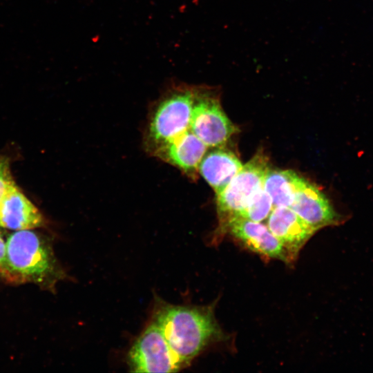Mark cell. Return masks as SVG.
Here are the masks:
<instances>
[{
	"instance_id": "7a4b0ae2",
	"label": "cell",
	"mask_w": 373,
	"mask_h": 373,
	"mask_svg": "<svg viewBox=\"0 0 373 373\" xmlns=\"http://www.w3.org/2000/svg\"><path fill=\"white\" fill-rule=\"evenodd\" d=\"M7 279L42 283L63 274L57 267L49 246L35 232L18 230L7 240Z\"/></svg>"
},
{
	"instance_id": "3957f363",
	"label": "cell",
	"mask_w": 373,
	"mask_h": 373,
	"mask_svg": "<svg viewBox=\"0 0 373 373\" xmlns=\"http://www.w3.org/2000/svg\"><path fill=\"white\" fill-rule=\"evenodd\" d=\"M195 88L178 86L166 94L155 107L149 122V149H157L189 129Z\"/></svg>"
},
{
	"instance_id": "8fae6325",
	"label": "cell",
	"mask_w": 373,
	"mask_h": 373,
	"mask_svg": "<svg viewBox=\"0 0 373 373\" xmlns=\"http://www.w3.org/2000/svg\"><path fill=\"white\" fill-rule=\"evenodd\" d=\"M43 223L39 210L16 186L0 201V226L24 230L41 227Z\"/></svg>"
},
{
	"instance_id": "7c38bea8",
	"label": "cell",
	"mask_w": 373,
	"mask_h": 373,
	"mask_svg": "<svg viewBox=\"0 0 373 373\" xmlns=\"http://www.w3.org/2000/svg\"><path fill=\"white\" fill-rule=\"evenodd\" d=\"M242 164L231 151L218 148L202 157L199 171L218 195L242 169Z\"/></svg>"
},
{
	"instance_id": "5b68a950",
	"label": "cell",
	"mask_w": 373,
	"mask_h": 373,
	"mask_svg": "<svg viewBox=\"0 0 373 373\" xmlns=\"http://www.w3.org/2000/svg\"><path fill=\"white\" fill-rule=\"evenodd\" d=\"M268 160L262 153H257L234 176L227 187L216 195L217 210L220 226L237 216L263 186L269 170Z\"/></svg>"
},
{
	"instance_id": "9a60e30c",
	"label": "cell",
	"mask_w": 373,
	"mask_h": 373,
	"mask_svg": "<svg viewBox=\"0 0 373 373\" xmlns=\"http://www.w3.org/2000/svg\"><path fill=\"white\" fill-rule=\"evenodd\" d=\"M15 185L5 159L0 158V201Z\"/></svg>"
},
{
	"instance_id": "5bb4252c",
	"label": "cell",
	"mask_w": 373,
	"mask_h": 373,
	"mask_svg": "<svg viewBox=\"0 0 373 373\" xmlns=\"http://www.w3.org/2000/svg\"><path fill=\"white\" fill-rule=\"evenodd\" d=\"M273 209L271 197L262 186L254 194L247 205L236 216L255 222H262L267 219Z\"/></svg>"
},
{
	"instance_id": "6da1fadb",
	"label": "cell",
	"mask_w": 373,
	"mask_h": 373,
	"mask_svg": "<svg viewBox=\"0 0 373 373\" xmlns=\"http://www.w3.org/2000/svg\"><path fill=\"white\" fill-rule=\"evenodd\" d=\"M152 321L186 367L222 332L210 307L175 305L158 299Z\"/></svg>"
},
{
	"instance_id": "4fadbf2b",
	"label": "cell",
	"mask_w": 373,
	"mask_h": 373,
	"mask_svg": "<svg viewBox=\"0 0 373 373\" xmlns=\"http://www.w3.org/2000/svg\"><path fill=\"white\" fill-rule=\"evenodd\" d=\"M305 179L292 170H268L263 188L269 195L274 208L290 207Z\"/></svg>"
},
{
	"instance_id": "2e32d148",
	"label": "cell",
	"mask_w": 373,
	"mask_h": 373,
	"mask_svg": "<svg viewBox=\"0 0 373 373\" xmlns=\"http://www.w3.org/2000/svg\"><path fill=\"white\" fill-rule=\"evenodd\" d=\"M0 273L6 278L8 276L6 260V245L0 235Z\"/></svg>"
},
{
	"instance_id": "9c48e42d",
	"label": "cell",
	"mask_w": 373,
	"mask_h": 373,
	"mask_svg": "<svg viewBox=\"0 0 373 373\" xmlns=\"http://www.w3.org/2000/svg\"><path fill=\"white\" fill-rule=\"evenodd\" d=\"M267 226L286 250L290 262L316 233L289 207H275L267 218Z\"/></svg>"
},
{
	"instance_id": "30bf717a",
	"label": "cell",
	"mask_w": 373,
	"mask_h": 373,
	"mask_svg": "<svg viewBox=\"0 0 373 373\" xmlns=\"http://www.w3.org/2000/svg\"><path fill=\"white\" fill-rule=\"evenodd\" d=\"M207 147L189 128L157 149L153 153L189 175H194Z\"/></svg>"
},
{
	"instance_id": "52a82bcc",
	"label": "cell",
	"mask_w": 373,
	"mask_h": 373,
	"mask_svg": "<svg viewBox=\"0 0 373 373\" xmlns=\"http://www.w3.org/2000/svg\"><path fill=\"white\" fill-rule=\"evenodd\" d=\"M249 249L265 256L291 262L288 254L267 224L242 217H232L220 226Z\"/></svg>"
},
{
	"instance_id": "277c9868",
	"label": "cell",
	"mask_w": 373,
	"mask_h": 373,
	"mask_svg": "<svg viewBox=\"0 0 373 373\" xmlns=\"http://www.w3.org/2000/svg\"><path fill=\"white\" fill-rule=\"evenodd\" d=\"M127 361L133 372H175L184 367L153 321L134 341Z\"/></svg>"
},
{
	"instance_id": "8992f818",
	"label": "cell",
	"mask_w": 373,
	"mask_h": 373,
	"mask_svg": "<svg viewBox=\"0 0 373 373\" xmlns=\"http://www.w3.org/2000/svg\"><path fill=\"white\" fill-rule=\"evenodd\" d=\"M190 130L207 146L220 147L237 131L220 102L204 90L195 88Z\"/></svg>"
},
{
	"instance_id": "ba28073f",
	"label": "cell",
	"mask_w": 373,
	"mask_h": 373,
	"mask_svg": "<svg viewBox=\"0 0 373 373\" xmlns=\"http://www.w3.org/2000/svg\"><path fill=\"white\" fill-rule=\"evenodd\" d=\"M289 208L316 231L341 224L346 220L336 211L324 193L306 180Z\"/></svg>"
}]
</instances>
